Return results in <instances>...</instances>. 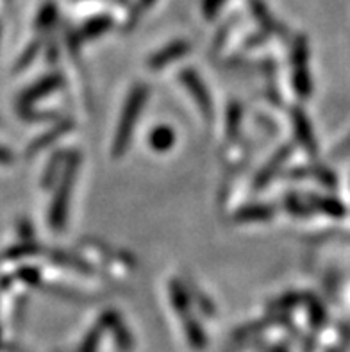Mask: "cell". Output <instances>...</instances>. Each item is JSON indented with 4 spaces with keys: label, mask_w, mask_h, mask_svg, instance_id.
I'll return each instance as SVG.
<instances>
[{
    "label": "cell",
    "mask_w": 350,
    "mask_h": 352,
    "mask_svg": "<svg viewBox=\"0 0 350 352\" xmlns=\"http://www.w3.org/2000/svg\"><path fill=\"white\" fill-rule=\"evenodd\" d=\"M146 97H149V89L145 85L134 86L131 95H129L127 102L124 106V113L120 116L118 129H116L115 143H113V154L116 157L122 156L127 148L129 142H131V136H133V131L136 127V122L140 118V113H142L143 106L146 102Z\"/></svg>",
    "instance_id": "6da1fadb"
},
{
    "label": "cell",
    "mask_w": 350,
    "mask_h": 352,
    "mask_svg": "<svg viewBox=\"0 0 350 352\" xmlns=\"http://www.w3.org/2000/svg\"><path fill=\"white\" fill-rule=\"evenodd\" d=\"M79 165V157L72 156L67 161V168L63 172V181L61 186H59L58 193H56V199L52 202V208H50V223L56 231H61L65 228V222H67L68 214V204H70V192L72 184H74V177H76V166Z\"/></svg>",
    "instance_id": "7a4b0ae2"
},
{
    "label": "cell",
    "mask_w": 350,
    "mask_h": 352,
    "mask_svg": "<svg viewBox=\"0 0 350 352\" xmlns=\"http://www.w3.org/2000/svg\"><path fill=\"white\" fill-rule=\"evenodd\" d=\"M293 85L297 94L302 98H306L311 94V77L309 68H307V43L304 38H298L293 49Z\"/></svg>",
    "instance_id": "3957f363"
},
{
    "label": "cell",
    "mask_w": 350,
    "mask_h": 352,
    "mask_svg": "<svg viewBox=\"0 0 350 352\" xmlns=\"http://www.w3.org/2000/svg\"><path fill=\"white\" fill-rule=\"evenodd\" d=\"M182 85L186 86L191 91V95L195 97L197 104L200 106L204 115H211V109H213V104H211V98H209L208 88L204 86V82L200 80V77L197 76V72L193 70H184L181 74Z\"/></svg>",
    "instance_id": "277c9868"
},
{
    "label": "cell",
    "mask_w": 350,
    "mask_h": 352,
    "mask_svg": "<svg viewBox=\"0 0 350 352\" xmlns=\"http://www.w3.org/2000/svg\"><path fill=\"white\" fill-rule=\"evenodd\" d=\"M190 50V45L186 41H173L168 47H164L163 50H160L157 54H154L151 59H149V67L152 70H160V68L166 67L168 63L175 61V59H181L182 56H186V52Z\"/></svg>",
    "instance_id": "5b68a950"
},
{
    "label": "cell",
    "mask_w": 350,
    "mask_h": 352,
    "mask_svg": "<svg viewBox=\"0 0 350 352\" xmlns=\"http://www.w3.org/2000/svg\"><path fill=\"white\" fill-rule=\"evenodd\" d=\"M61 85V77L59 76H49L41 79L40 82H36L34 86L27 89L25 94L22 95V104L29 106V104H34L36 100H40L41 97H45L47 94H52L54 89H58V86Z\"/></svg>",
    "instance_id": "8992f818"
},
{
    "label": "cell",
    "mask_w": 350,
    "mask_h": 352,
    "mask_svg": "<svg viewBox=\"0 0 350 352\" xmlns=\"http://www.w3.org/2000/svg\"><path fill=\"white\" fill-rule=\"evenodd\" d=\"M293 122H295V134H297L298 142H300L311 154H315V136H313V131H311L309 120L304 116V113H302L300 109H295V111H293Z\"/></svg>",
    "instance_id": "52a82bcc"
},
{
    "label": "cell",
    "mask_w": 350,
    "mask_h": 352,
    "mask_svg": "<svg viewBox=\"0 0 350 352\" xmlns=\"http://www.w3.org/2000/svg\"><path fill=\"white\" fill-rule=\"evenodd\" d=\"M288 152H289L288 147H283L279 152H277V154H275L274 157H272L270 161H268V165H266L265 168L259 172V175L256 177V186L257 188L265 186V184L268 183L272 177H274V174L281 168V165H283L284 161L288 160Z\"/></svg>",
    "instance_id": "ba28073f"
},
{
    "label": "cell",
    "mask_w": 350,
    "mask_h": 352,
    "mask_svg": "<svg viewBox=\"0 0 350 352\" xmlns=\"http://www.w3.org/2000/svg\"><path fill=\"white\" fill-rule=\"evenodd\" d=\"M173 143H175V134H173V131L170 127H157L155 131H152L151 145L154 151H168Z\"/></svg>",
    "instance_id": "9c48e42d"
},
{
    "label": "cell",
    "mask_w": 350,
    "mask_h": 352,
    "mask_svg": "<svg viewBox=\"0 0 350 352\" xmlns=\"http://www.w3.org/2000/svg\"><path fill=\"white\" fill-rule=\"evenodd\" d=\"M274 214L272 208L268 206H261V204H256V206H248V208H243V210L239 211L236 214V220L238 222H254V220H268Z\"/></svg>",
    "instance_id": "30bf717a"
},
{
    "label": "cell",
    "mask_w": 350,
    "mask_h": 352,
    "mask_svg": "<svg viewBox=\"0 0 350 352\" xmlns=\"http://www.w3.org/2000/svg\"><path fill=\"white\" fill-rule=\"evenodd\" d=\"M70 129H72L70 122H65V124H61V125H59V127L52 129V131H50V133L43 134V136H41V138L38 140V142L32 143L31 148H29V154H32V152L43 151V148L47 147V145H50V143H52V142H56V138H59L61 134L68 133V131H70Z\"/></svg>",
    "instance_id": "8fae6325"
},
{
    "label": "cell",
    "mask_w": 350,
    "mask_h": 352,
    "mask_svg": "<svg viewBox=\"0 0 350 352\" xmlns=\"http://www.w3.org/2000/svg\"><path fill=\"white\" fill-rule=\"evenodd\" d=\"M311 202H313L315 208H318V210L324 211V213L331 214V217H342V214L345 213L343 206L338 201H334V199H313Z\"/></svg>",
    "instance_id": "7c38bea8"
},
{
    "label": "cell",
    "mask_w": 350,
    "mask_h": 352,
    "mask_svg": "<svg viewBox=\"0 0 350 352\" xmlns=\"http://www.w3.org/2000/svg\"><path fill=\"white\" fill-rule=\"evenodd\" d=\"M109 27V20H97L94 23H88V27L85 29L86 38H94V36H98L100 32H104Z\"/></svg>",
    "instance_id": "4fadbf2b"
},
{
    "label": "cell",
    "mask_w": 350,
    "mask_h": 352,
    "mask_svg": "<svg viewBox=\"0 0 350 352\" xmlns=\"http://www.w3.org/2000/svg\"><path fill=\"white\" fill-rule=\"evenodd\" d=\"M239 116H241V111H239V106L236 104V106L231 107V111H229V134H236V131H238V124H239Z\"/></svg>",
    "instance_id": "5bb4252c"
},
{
    "label": "cell",
    "mask_w": 350,
    "mask_h": 352,
    "mask_svg": "<svg viewBox=\"0 0 350 352\" xmlns=\"http://www.w3.org/2000/svg\"><path fill=\"white\" fill-rule=\"evenodd\" d=\"M223 0H206V4H204V13L208 14V16H211V14L217 11V8L220 4H222Z\"/></svg>",
    "instance_id": "9a60e30c"
},
{
    "label": "cell",
    "mask_w": 350,
    "mask_h": 352,
    "mask_svg": "<svg viewBox=\"0 0 350 352\" xmlns=\"http://www.w3.org/2000/svg\"><path fill=\"white\" fill-rule=\"evenodd\" d=\"M36 50H38V45H36V47H34V45H32L31 49H29L25 52V56H23V58L20 59V63H18V67H27V65H29V61H31V59L36 56Z\"/></svg>",
    "instance_id": "2e32d148"
},
{
    "label": "cell",
    "mask_w": 350,
    "mask_h": 352,
    "mask_svg": "<svg viewBox=\"0 0 350 352\" xmlns=\"http://www.w3.org/2000/svg\"><path fill=\"white\" fill-rule=\"evenodd\" d=\"M13 154H11L8 148L0 147V163H2V165H6V163H13Z\"/></svg>",
    "instance_id": "e0dca14e"
}]
</instances>
